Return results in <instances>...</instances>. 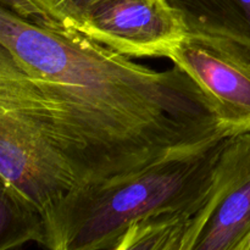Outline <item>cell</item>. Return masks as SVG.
<instances>
[{"mask_svg": "<svg viewBox=\"0 0 250 250\" xmlns=\"http://www.w3.org/2000/svg\"><path fill=\"white\" fill-rule=\"evenodd\" d=\"M0 110L31 122L80 186L225 139L209 98L178 66L156 71L81 32L0 9Z\"/></svg>", "mask_w": 250, "mask_h": 250, "instance_id": "1", "label": "cell"}, {"mask_svg": "<svg viewBox=\"0 0 250 250\" xmlns=\"http://www.w3.org/2000/svg\"><path fill=\"white\" fill-rule=\"evenodd\" d=\"M226 139L137 172L78 186L45 215L48 250H112L134 224L197 214L214 188Z\"/></svg>", "mask_w": 250, "mask_h": 250, "instance_id": "2", "label": "cell"}, {"mask_svg": "<svg viewBox=\"0 0 250 250\" xmlns=\"http://www.w3.org/2000/svg\"><path fill=\"white\" fill-rule=\"evenodd\" d=\"M202 88L225 138L250 133V46L207 33L187 32L168 58Z\"/></svg>", "mask_w": 250, "mask_h": 250, "instance_id": "3", "label": "cell"}, {"mask_svg": "<svg viewBox=\"0 0 250 250\" xmlns=\"http://www.w3.org/2000/svg\"><path fill=\"white\" fill-rule=\"evenodd\" d=\"M0 185L26 198L45 216L80 183L70 164L37 127L0 110Z\"/></svg>", "mask_w": 250, "mask_h": 250, "instance_id": "4", "label": "cell"}, {"mask_svg": "<svg viewBox=\"0 0 250 250\" xmlns=\"http://www.w3.org/2000/svg\"><path fill=\"white\" fill-rule=\"evenodd\" d=\"M73 29L128 58H168L188 32L167 0H98Z\"/></svg>", "mask_w": 250, "mask_h": 250, "instance_id": "5", "label": "cell"}, {"mask_svg": "<svg viewBox=\"0 0 250 250\" xmlns=\"http://www.w3.org/2000/svg\"><path fill=\"white\" fill-rule=\"evenodd\" d=\"M208 205L189 250H246L250 242V133L226 139Z\"/></svg>", "mask_w": 250, "mask_h": 250, "instance_id": "6", "label": "cell"}, {"mask_svg": "<svg viewBox=\"0 0 250 250\" xmlns=\"http://www.w3.org/2000/svg\"><path fill=\"white\" fill-rule=\"evenodd\" d=\"M188 32L226 37L250 46V0H167Z\"/></svg>", "mask_w": 250, "mask_h": 250, "instance_id": "7", "label": "cell"}, {"mask_svg": "<svg viewBox=\"0 0 250 250\" xmlns=\"http://www.w3.org/2000/svg\"><path fill=\"white\" fill-rule=\"evenodd\" d=\"M208 202L194 215L164 214L134 224L112 250H189L207 217Z\"/></svg>", "mask_w": 250, "mask_h": 250, "instance_id": "8", "label": "cell"}, {"mask_svg": "<svg viewBox=\"0 0 250 250\" xmlns=\"http://www.w3.org/2000/svg\"><path fill=\"white\" fill-rule=\"evenodd\" d=\"M29 242L45 247V216L26 198L0 185V250H16Z\"/></svg>", "mask_w": 250, "mask_h": 250, "instance_id": "9", "label": "cell"}, {"mask_svg": "<svg viewBox=\"0 0 250 250\" xmlns=\"http://www.w3.org/2000/svg\"><path fill=\"white\" fill-rule=\"evenodd\" d=\"M49 19L73 27L82 20L85 12L98 0H32Z\"/></svg>", "mask_w": 250, "mask_h": 250, "instance_id": "10", "label": "cell"}, {"mask_svg": "<svg viewBox=\"0 0 250 250\" xmlns=\"http://www.w3.org/2000/svg\"><path fill=\"white\" fill-rule=\"evenodd\" d=\"M0 9L7 10L19 19L32 23L51 20L32 0H0Z\"/></svg>", "mask_w": 250, "mask_h": 250, "instance_id": "11", "label": "cell"}, {"mask_svg": "<svg viewBox=\"0 0 250 250\" xmlns=\"http://www.w3.org/2000/svg\"><path fill=\"white\" fill-rule=\"evenodd\" d=\"M246 250H250V242H249V244H248V247H247V249Z\"/></svg>", "mask_w": 250, "mask_h": 250, "instance_id": "12", "label": "cell"}]
</instances>
